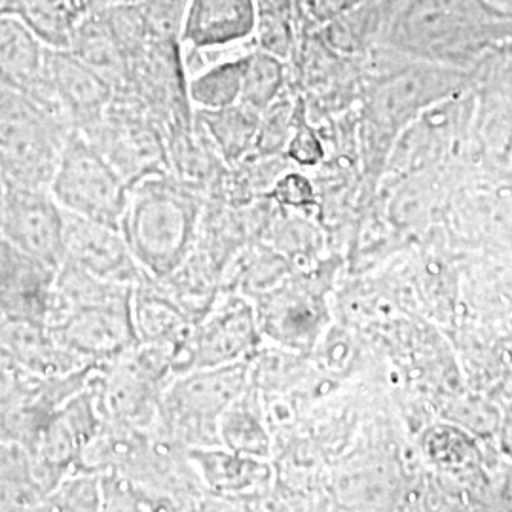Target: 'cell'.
Wrapping results in <instances>:
<instances>
[{"label": "cell", "instance_id": "f1b7e54d", "mask_svg": "<svg viewBox=\"0 0 512 512\" xmlns=\"http://www.w3.org/2000/svg\"><path fill=\"white\" fill-rule=\"evenodd\" d=\"M365 0H306L311 18L319 23H332L348 16L351 10L359 8Z\"/></svg>", "mask_w": 512, "mask_h": 512}, {"label": "cell", "instance_id": "4316f807", "mask_svg": "<svg viewBox=\"0 0 512 512\" xmlns=\"http://www.w3.org/2000/svg\"><path fill=\"white\" fill-rule=\"evenodd\" d=\"M281 205H291V207H304L313 203V188L311 183L302 177V175H285L275 183L274 190L268 194Z\"/></svg>", "mask_w": 512, "mask_h": 512}, {"label": "cell", "instance_id": "484cf974", "mask_svg": "<svg viewBox=\"0 0 512 512\" xmlns=\"http://www.w3.org/2000/svg\"><path fill=\"white\" fill-rule=\"evenodd\" d=\"M44 495L29 482H0V511H40Z\"/></svg>", "mask_w": 512, "mask_h": 512}, {"label": "cell", "instance_id": "5bb4252c", "mask_svg": "<svg viewBox=\"0 0 512 512\" xmlns=\"http://www.w3.org/2000/svg\"><path fill=\"white\" fill-rule=\"evenodd\" d=\"M131 317L139 344L169 349L171 365L194 329V321L165 291L164 285L147 274H141L133 285Z\"/></svg>", "mask_w": 512, "mask_h": 512}, {"label": "cell", "instance_id": "d6986e66", "mask_svg": "<svg viewBox=\"0 0 512 512\" xmlns=\"http://www.w3.org/2000/svg\"><path fill=\"white\" fill-rule=\"evenodd\" d=\"M55 272L57 270L25 258L16 275L0 289L2 317L48 325L54 302Z\"/></svg>", "mask_w": 512, "mask_h": 512}, {"label": "cell", "instance_id": "8992f818", "mask_svg": "<svg viewBox=\"0 0 512 512\" xmlns=\"http://www.w3.org/2000/svg\"><path fill=\"white\" fill-rule=\"evenodd\" d=\"M128 181L97 150L92 141L73 129L61 150L50 192L67 213L120 230L129 200Z\"/></svg>", "mask_w": 512, "mask_h": 512}, {"label": "cell", "instance_id": "7c38bea8", "mask_svg": "<svg viewBox=\"0 0 512 512\" xmlns=\"http://www.w3.org/2000/svg\"><path fill=\"white\" fill-rule=\"evenodd\" d=\"M65 260L99 279L129 287L143 274L118 228L67 211Z\"/></svg>", "mask_w": 512, "mask_h": 512}, {"label": "cell", "instance_id": "9c48e42d", "mask_svg": "<svg viewBox=\"0 0 512 512\" xmlns=\"http://www.w3.org/2000/svg\"><path fill=\"white\" fill-rule=\"evenodd\" d=\"M0 234L19 255L52 270L65 260V209L50 188L6 184Z\"/></svg>", "mask_w": 512, "mask_h": 512}, {"label": "cell", "instance_id": "4fadbf2b", "mask_svg": "<svg viewBox=\"0 0 512 512\" xmlns=\"http://www.w3.org/2000/svg\"><path fill=\"white\" fill-rule=\"evenodd\" d=\"M256 0H186L181 40L194 50H220L253 37L258 27Z\"/></svg>", "mask_w": 512, "mask_h": 512}, {"label": "cell", "instance_id": "ba28073f", "mask_svg": "<svg viewBox=\"0 0 512 512\" xmlns=\"http://www.w3.org/2000/svg\"><path fill=\"white\" fill-rule=\"evenodd\" d=\"M133 287L57 313L48 327L57 342L88 363H107L139 344L131 317Z\"/></svg>", "mask_w": 512, "mask_h": 512}, {"label": "cell", "instance_id": "44dd1931", "mask_svg": "<svg viewBox=\"0 0 512 512\" xmlns=\"http://www.w3.org/2000/svg\"><path fill=\"white\" fill-rule=\"evenodd\" d=\"M0 12L18 16L55 50H69L80 23L76 0H6Z\"/></svg>", "mask_w": 512, "mask_h": 512}, {"label": "cell", "instance_id": "2e32d148", "mask_svg": "<svg viewBox=\"0 0 512 512\" xmlns=\"http://www.w3.org/2000/svg\"><path fill=\"white\" fill-rule=\"evenodd\" d=\"M0 349L37 378L65 376L90 365L63 348L48 325L18 317L0 319Z\"/></svg>", "mask_w": 512, "mask_h": 512}, {"label": "cell", "instance_id": "ac0fdd59", "mask_svg": "<svg viewBox=\"0 0 512 512\" xmlns=\"http://www.w3.org/2000/svg\"><path fill=\"white\" fill-rule=\"evenodd\" d=\"M196 118L209 145L226 165H238L255 147L260 112L243 103L224 109L198 110Z\"/></svg>", "mask_w": 512, "mask_h": 512}, {"label": "cell", "instance_id": "d6a6232c", "mask_svg": "<svg viewBox=\"0 0 512 512\" xmlns=\"http://www.w3.org/2000/svg\"><path fill=\"white\" fill-rule=\"evenodd\" d=\"M0 319H2V311H0Z\"/></svg>", "mask_w": 512, "mask_h": 512}, {"label": "cell", "instance_id": "836d02e7", "mask_svg": "<svg viewBox=\"0 0 512 512\" xmlns=\"http://www.w3.org/2000/svg\"><path fill=\"white\" fill-rule=\"evenodd\" d=\"M0 2H6V0H0Z\"/></svg>", "mask_w": 512, "mask_h": 512}, {"label": "cell", "instance_id": "f546056e", "mask_svg": "<svg viewBox=\"0 0 512 512\" xmlns=\"http://www.w3.org/2000/svg\"><path fill=\"white\" fill-rule=\"evenodd\" d=\"M23 260L25 256L19 255L18 251L0 234V289L16 275Z\"/></svg>", "mask_w": 512, "mask_h": 512}, {"label": "cell", "instance_id": "30bf717a", "mask_svg": "<svg viewBox=\"0 0 512 512\" xmlns=\"http://www.w3.org/2000/svg\"><path fill=\"white\" fill-rule=\"evenodd\" d=\"M82 133L118 169L129 186L150 175L169 173V156L160 133L131 110L114 109L110 103L101 118Z\"/></svg>", "mask_w": 512, "mask_h": 512}, {"label": "cell", "instance_id": "277c9868", "mask_svg": "<svg viewBox=\"0 0 512 512\" xmlns=\"http://www.w3.org/2000/svg\"><path fill=\"white\" fill-rule=\"evenodd\" d=\"M404 48L433 57L476 54L488 44L509 42L511 18L484 0H414L401 21Z\"/></svg>", "mask_w": 512, "mask_h": 512}, {"label": "cell", "instance_id": "6da1fadb", "mask_svg": "<svg viewBox=\"0 0 512 512\" xmlns=\"http://www.w3.org/2000/svg\"><path fill=\"white\" fill-rule=\"evenodd\" d=\"M205 202L169 173L150 175L129 190L120 232L143 274L164 279L194 251Z\"/></svg>", "mask_w": 512, "mask_h": 512}, {"label": "cell", "instance_id": "52a82bcc", "mask_svg": "<svg viewBox=\"0 0 512 512\" xmlns=\"http://www.w3.org/2000/svg\"><path fill=\"white\" fill-rule=\"evenodd\" d=\"M256 308L249 298L220 293L213 308L194 325L184 348L173 359V378L196 368L251 361L260 346Z\"/></svg>", "mask_w": 512, "mask_h": 512}, {"label": "cell", "instance_id": "ffe728a7", "mask_svg": "<svg viewBox=\"0 0 512 512\" xmlns=\"http://www.w3.org/2000/svg\"><path fill=\"white\" fill-rule=\"evenodd\" d=\"M219 437L220 446L243 456L266 459L270 454V439L253 385H247V389L222 414Z\"/></svg>", "mask_w": 512, "mask_h": 512}, {"label": "cell", "instance_id": "8fae6325", "mask_svg": "<svg viewBox=\"0 0 512 512\" xmlns=\"http://www.w3.org/2000/svg\"><path fill=\"white\" fill-rule=\"evenodd\" d=\"M114 88L71 50H50L44 95L38 105L67 128L84 131L112 103Z\"/></svg>", "mask_w": 512, "mask_h": 512}, {"label": "cell", "instance_id": "603a6c76", "mask_svg": "<svg viewBox=\"0 0 512 512\" xmlns=\"http://www.w3.org/2000/svg\"><path fill=\"white\" fill-rule=\"evenodd\" d=\"M285 82V69L277 55L266 50L247 55L241 101L256 112H264L277 101Z\"/></svg>", "mask_w": 512, "mask_h": 512}, {"label": "cell", "instance_id": "e575fe53", "mask_svg": "<svg viewBox=\"0 0 512 512\" xmlns=\"http://www.w3.org/2000/svg\"><path fill=\"white\" fill-rule=\"evenodd\" d=\"M128 2H129V0H128Z\"/></svg>", "mask_w": 512, "mask_h": 512}, {"label": "cell", "instance_id": "d4e9b609", "mask_svg": "<svg viewBox=\"0 0 512 512\" xmlns=\"http://www.w3.org/2000/svg\"><path fill=\"white\" fill-rule=\"evenodd\" d=\"M40 380L44 378L29 374L6 351L0 349V410L25 399Z\"/></svg>", "mask_w": 512, "mask_h": 512}, {"label": "cell", "instance_id": "3957f363", "mask_svg": "<svg viewBox=\"0 0 512 512\" xmlns=\"http://www.w3.org/2000/svg\"><path fill=\"white\" fill-rule=\"evenodd\" d=\"M71 129L29 95L0 88V179L50 188Z\"/></svg>", "mask_w": 512, "mask_h": 512}, {"label": "cell", "instance_id": "1f68e13d", "mask_svg": "<svg viewBox=\"0 0 512 512\" xmlns=\"http://www.w3.org/2000/svg\"><path fill=\"white\" fill-rule=\"evenodd\" d=\"M4 205H6V183L0 179V228L4 219Z\"/></svg>", "mask_w": 512, "mask_h": 512}, {"label": "cell", "instance_id": "7402d4cb", "mask_svg": "<svg viewBox=\"0 0 512 512\" xmlns=\"http://www.w3.org/2000/svg\"><path fill=\"white\" fill-rule=\"evenodd\" d=\"M247 55L209 65L188 80L186 97L198 110L232 107L241 101Z\"/></svg>", "mask_w": 512, "mask_h": 512}, {"label": "cell", "instance_id": "5b68a950", "mask_svg": "<svg viewBox=\"0 0 512 512\" xmlns=\"http://www.w3.org/2000/svg\"><path fill=\"white\" fill-rule=\"evenodd\" d=\"M171 378V351L137 344L128 353L99 363L90 384L103 421L147 431L158 418L160 397Z\"/></svg>", "mask_w": 512, "mask_h": 512}, {"label": "cell", "instance_id": "9a60e30c", "mask_svg": "<svg viewBox=\"0 0 512 512\" xmlns=\"http://www.w3.org/2000/svg\"><path fill=\"white\" fill-rule=\"evenodd\" d=\"M50 50L18 16L0 12V88L29 95L40 103Z\"/></svg>", "mask_w": 512, "mask_h": 512}, {"label": "cell", "instance_id": "7a4b0ae2", "mask_svg": "<svg viewBox=\"0 0 512 512\" xmlns=\"http://www.w3.org/2000/svg\"><path fill=\"white\" fill-rule=\"evenodd\" d=\"M249 384L251 361L175 376L165 385L158 418L150 429L184 450L220 446V418Z\"/></svg>", "mask_w": 512, "mask_h": 512}, {"label": "cell", "instance_id": "83f0119b", "mask_svg": "<svg viewBox=\"0 0 512 512\" xmlns=\"http://www.w3.org/2000/svg\"><path fill=\"white\" fill-rule=\"evenodd\" d=\"M289 156L298 164L315 165L323 158V148L311 129L300 128L289 143Z\"/></svg>", "mask_w": 512, "mask_h": 512}, {"label": "cell", "instance_id": "cb8c5ba5", "mask_svg": "<svg viewBox=\"0 0 512 512\" xmlns=\"http://www.w3.org/2000/svg\"><path fill=\"white\" fill-rule=\"evenodd\" d=\"M40 511H103L101 473L86 467L73 469L46 495Z\"/></svg>", "mask_w": 512, "mask_h": 512}, {"label": "cell", "instance_id": "4dcf8cb0", "mask_svg": "<svg viewBox=\"0 0 512 512\" xmlns=\"http://www.w3.org/2000/svg\"><path fill=\"white\" fill-rule=\"evenodd\" d=\"M492 10L503 14V16H512V0H484Z\"/></svg>", "mask_w": 512, "mask_h": 512}, {"label": "cell", "instance_id": "e0dca14e", "mask_svg": "<svg viewBox=\"0 0 512 512\" xmlns=\"http://www.w3.org/2000/svg\"><path fill=\"white\" fill-rule=\"evenodd\" d=\"M186 458L198 482L219 499L249 494L268 478V467L262 459L243 456L224 446L188 448Z\"/></svg>", "mask_w": 512, "mask_h": 512}]
</instances>
